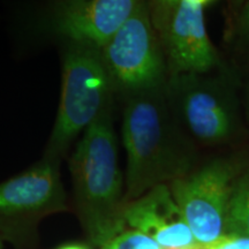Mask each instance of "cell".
I'll list each match as a JSON object with an SVG mask.
<instances>
[{"label": "cell", "mask_w": 249, "mask_h": 249, "mask_svg": "<svg viewBox=\"0 0 249 249\" xmlns=\"http://www.w3.org/2000/svg\"><path fill=\"white\" fill-rule=\"evenodd\" d=\"M121 136L127 154L126 202L197 166L196 143L174 116L166 85L126 97Z\"/></svg>", "instance_id": "1"}, {"label": "cell", "mask_w": 249, "mask_h": 249, "mask_svg": "<svg viewBox=\"0 0 249 249\" xmlns=\"http://www.w3.org/2000/svg\"><path fill=\"white\" fill-rule=\"evenodd\" d=\"M70 170L81 222L93 244L102 247L127 229L113 103L82 134L70 160Z\"/></svg>", "instance_id": "2"}, {"label": "cell", "mask_w": 249, "mask_h": 249, "mask_svg": "<svg viewBox=\"0 0 249 249\" xmlns=\"http://www.w3.org/2000/svg\"><path fill=\"white\" fill-rule=\"evenodd\" d=\"M166 91L174 116L196 144L224 147L244 136L239 79L229 66L169 76Z\"/></svg>", "instance_id": "3"}, {"label": "cell", "mask_w": 249, "mask_h": 249, "mask_svg": "<svg viewBox=\"0 0 249 249\" xmlns=\"http://www.w3.org/2000/svg\"><path fill=\"white\" fill-rule=\"evenodd\" d=\"M114 93L101 49L66 43L62 54L60 103L43 156L62 160L74 140L113 103Z\"/></svg>", "instance_id": "4"}, {"label": "cell", "mask_w": 249, "mask_h": 249, "mask_svg": "<svg viewBox=\"0 0 249 249\" xmlns=\"http://www.w3.org/2000/svg\"><path fill=\"white\" fill-rule=\"evenodd\" d=\"M249 164L246 152L219 156L170 183V189L200 248L226 236L233 185Z\"/></svg>", "instance_id": "5"}, {"label": "cell", "mask_w": 249, "mask_h": 249, "mask_svg": "<svg viewBox=\"0 0 249 249\" xmlns=\"http://www.w3.org/2000/svg\"><path fill=\"white\" fill-rule=\"evenodd\" d=\"M213 4L210 0L148 1L169 76L204 74L226 67L205 26V9Z\"/></svg>", "instance_id": "6"}, {"label": "cell", "mask_w": 249, "mask_h": 249, "mask_svg": "<svg viewBox=\"0 0 249 249\" xmlns=\"http://www.w3.org/2000/svg\"><path fill=\"white\" fill-rule=\"evenodd\" d=\"M101 54L114 92L124 97L167 83L166 60L148 1H140L128 20L101 48Z\"/></svg>", "instance_id": "7"}, {"label": "cell", "mask_w": 249, "mask_h": 249, "mask_svg": "<svg viewBox=\"0 0 249 249\" xmlns=\"http://www.w3.org/2000/svg\"><path fill=\"white\" fill-rule=\"evenodd\" d=\"M60 164L43 156L29 169L0 182V238L22 241L40 218L66 209Z\"/></svg>", "instance_id": "8"}, {"label": "cell", "mask_w": 249, "mask_h": 249, "mask_svg": "<svg viewBox=\"0 0 249 249\" xmlns=\"http://www.w3.org/2000/svg\"><path fill=\"white\" fill-rule=\"evenodd\" d=\"M140 0H66L53 5L49 24L67 43L101 49L128 20Z\"/></svg>", "instance_id": "9"}, {"label": "cell", "mask_w": 249, "mask_h": 249, "mask_svg": "<svg viewBox=\"0 0 249 249\" xmlns=\"http://www.w3.org/2000/svg\"><path fill=\"white\" fill-rule=\"evenodd\" d=\"M124 222L127 229L144 233L163 249H201L166 183L127 202Z\"/></svg>", "instance_id": "10"}, {"label": "cell", "mask_w": 249, "mask_h": 249, "mask_svg": "<svg viewBox=\"0 0 249 249\" xmlns=\"http://www.w3.org/2000/svg\"><path fill=\"white\" fill-rule=\"evenodd\" d=\"M249 239V164L233 185L226 218V236Z\"/></svg>", "instance_id": "11"}, {"label": "cell", "mask_w": 249, "mask_h": 249, "mask_svg": "<svg viewBox=\"0 0 249 249\" xmlns=\"http://www.w3.org/2000/svg\"><path fill=\"white\" fill-rule=\"evenodd\" d=\"M102 249H163L150 236L133 229H126L112 236Z\"/></svg>", "instance_id": "12"}, {"label": "cell", "mask_w": 249, "mask_h": 249, "mask_svg": "<svg viewBox=\"0 0 249 249\" xmlns=\"http://www.w3.org/2000/svg\"><path fill=\"white\" fill-rule=\"evenodd\" d=\"M231 36L238 44L249 46V0L240 2L232 15Z\"/></svg>", "instance_id": "13"}, {"label": "cell", "mask_w": 249, "mask_h": 249, "mask_svg": "<svg viewBox=\"0 0 249 249\" xmlns=\"http://www.w3.org/2000/svg\"><path fill=\"white\" fill-rule=\"evenodd\" d=\"M202 249H249V239L227 235L216 244Z\"/></svg>", "instance_id": "14"}, {"label": "cell", "mask_w": 249, "mask_h": 249, "mask_svg": "<svg viewBox=\"0 0 249 249\" xmlns=\"http://www.w3.org/2000/svg\"><path fill=\"white\" fill-rule=\"evenodd\" d=\"M58 249H89L87 246L83 245H79V244H68V245H64L61 247H59Z\"/></svg>", "instance_id": "15"}, {"label": "cell", "mask_w": 249, "mask_h": 249, "mask_svg": "<svg viewBox=\"0 0 249 249\" xmlns=\"http://www.w3.org/2000/svg\"><path fill=\"white\" fill-rule=\"evenodd\" d=\"M245 111H246V117L249 121V87L246 89V96H245Z\"/></svg>", "instance_id": "16"}, {"label": "cell", "mask_w": 249, "mask_h": 249, "mask_svg": "<svg viewBox=\"0 0 249 249\" xmlns=\"http://www.w3.org/2000/svg\"><path fill=\"white\" fill-rule=\"evenodd\" d=\"M0 249H4V245H2V238H0Z\"/></svg>", "instance_id": "17"}]
</instances>
